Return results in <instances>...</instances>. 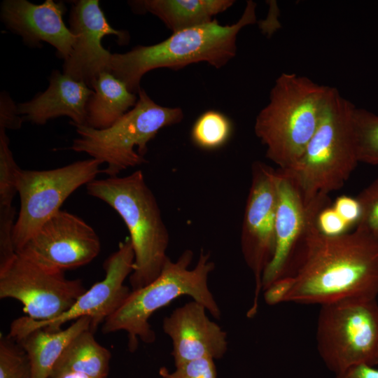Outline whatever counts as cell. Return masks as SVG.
<instances>
[{
    "label": "cell",
    "mask_w": 378,
    "mask_h": 378,
    "mask_svg": "<svg viewBox=\"0 0 378 378\" xmlns=\"http://www.w3.org/2000/svg\"><path fill=\"white\" fill-rule=\"evenodd\" d=\"M310 217L298 248L294 286L285 302L320 305L378 295V238L358 228L326 236Z\"/></svg>",
    "instance_id": "6da1fadb"
},
{
    "label": "cell",
    "mask_w": 378,
    "mask_h": 378,
    "mask_svg": "<svg viewBox=\"0 0 378 378\" xmlns=\"http://www.w3.org/2000/svg\"><path fill=\"white\" fill-rule=\"evenodd\" d=\"M255 8L254 1H247L242 15L232 24L221 25L214 20L206 24L173 32L155 45L138 46L125 53H114L111 74L136 94L141 90L144 75L153 69L179 70L200 62L221 68L235 56L240 30L256 22Z\"/></svg>",
    "instance_id": "7a4b0ae2"
},
{
    "label": "cell",
    "mask_w": 378,
    "mask_h": 378,
    "mask_svg": "<svg viewBox=\"0 0 378 378\" xmlns=\"http://www.w3.org/2000/svg\"><path fill=\"white\" fill-rule=\"evenodd\" d=\"M330 87L306 76L283 73L275 80L270 101L258 114L254 132L266 157L281 169L301 158L318 126Z\"/></svg>",
    "instance_id": "3957f363"
},
{
    "label": "cell",
    "mask_w": 378,
    "mask_h": 378,
    "mask_svg": "<svg viewBox=\"0 0 378 378\" xmlns=\"http://www.w3.org/2000/svg\"><path fill=\"white\" fill-rule=\"evenodd\" d=\"M87 193L112 207L126 225L134 252L130 276L132 290L139 289L160 274L169 257V232L160 209L144 173L137 170L123 176L94 179Z\"/></svg>",
    "instance_id": "277c9868"
},
{
    "label": "cell",
    "mask_w": 378,
    "mask_h": 378,
    "mask_svg": "<svg viewBox=\"0 0 378 378\" xmlns=\"http://www.w3.org/2000/svg\"><path fill=\"white\" fill-rule=\"evenodd\" d=\"M192 257V251L188 249L176 261L169 258L158 278L139 289L131 290L123 304L103 323L102 332H127L130 351L136 349L139 339L153 343L155 334L149 324L150 317L183 295L190 296L202 304L214 318H220V310L208 287L209 274L215 267L210 260V253L201 250L195 267L190 269Z\"/></svg>",
    "instance_id": "5b68a950"
},
{
    "label": "cell",
    "mask_w": 378,
    "mask_h": 378,
    "mask_svg": "<svg viewBox=\"0 0 378 378\" xmlns=\"http://www.w3.org/2000/svg\"><path fill=\"white\" fill-rule=\"evenodd\" d=\"M356 106L330 87L314 134L298 161L286 170L309 204L340 190L356 168L353 130Z\"/></svg>",
    "instance_id": "8992f818"
},
{
    "label": "cell",
    "mask_w": 378,
    "mask_h": 378,
    "mask_svg": "<svg viewBox=\"0 0 378 378\" xmlns=\"http://www.w3.org/2000/svg\"><path fill=\"white\" fill-rule=\"evenodd\" d=\"M132 109L108 128L76 125L78 137L70 149L85 153L106 167L102 172L117 176L122 171L146 162L148 143L162 128L180 122V108L160 106L141 89Z\"/></svg>",
    "instance_id": "52a82bcc"
},
{
    "label": "cell",
    "mask_w": 378,
    "mask_h": 378,
    "mask_svg": "<svg viewBox=\"0 0 378 378\" xmlns=\"http://www.w3.org/2000/svg\"><path fill=\"white\" fill-rule=\"evenodd\" d=\"M316 347L327 368L337 374L378 360L377 300H345L321 305Z\"/></svg>",
    "instance_id": "ba28073f"
},
{
    "label": "cell",
    "mask_w": 378,
    "mask_h": 378,
    "mask_svg": "<svg viewBox=\"0 0 378 378\" xmlns=\"http://www.w3.org/2000/svg\"><path fill=\"white\" fill-rule=\"evenodd\" d=\"M101 164L90 158L48 170L20 169L17 178L20 208L13 230L16 253L60 210L69 196L96 179Z\"/></svg>",
    "instance_id": "9c48e42d"
},
{
    "label": "cell",
    "mask_w": 378,
    "mask_h": 378,
    "mask_svg": "<svg viewBox=\"0 0 378 378\" xmlns=\"http://www.w3.org/2000/svg\"><path fill=\"white\" fill-rule=\"evenodd\" d=\"M85 290L80 279H69L64 272L45 267L18 253L0 267V298L18 300L26 316L35 320L59 316Z\"/></svg>",
    "instance_id": "30bf717a"
},
{
    "label": "cell",
    "mask_w": 378,
    "mask_h": 378,
    "mask_svg": "<svg viewBox=\"0 0 378 378\" xmlns=\"http://www.w3.org/2000/svg\"><path fill=\"white\" fill-rule=\"evenodd\" d=\"M134 252L130 237L120 242L118 248L105 260L103 267L105 277L86 290L76 302L59 316L38 321L27 316L15 319L7 335L18 340L37 328L56 331L63 324L82 317L91 318V330L103 323L125 302L131 290L124 284L134 270Z\"/></svg>",
    "instance_id": "8fae6325"
},
{
    "label": "cell",
    "mask_w": 378,
    "mask_h": 378,
    "mask_svg": "<svg viewBox=\"0 0 378 378\" xmlns=\"http://www.w3.org/2000/svg\"><path fill=\"white\" fill-rule=\"evenodd\" d=\"M245 206L241 247L244 260L255 279V293L249 318L255 316L262 290V277L275 248V218L277 204L276 170L255 161Z\"/></svg>",
    "instance_id": "7c38bea8"
},
{
    "label": "cell",
    "mask_w": 378,
    "mask_h": 378,
    "mask_svg": "<svg viewBox=\"0 0 378 378\" xmlns=\"http://www.w3.org/2000/svg\"><path fill=\"white\" fill-rule=\"evenodd\" d=\"M100 249L94 230L78 216L60 209L16 253L45 267L64 272L90 263Z\"/></svg>",
    "instance_id": "4fadbf2b"
},
{
    "label": "cell",
    "mask_w": 378,
    "mask_h": 378,
    "mask_svg": "<svg viewBox=\"0 0 378 378\" xmlns=\"http://www.w3.org/2000/svg\"><path fill=\"white\" fill-rule=\"evenodd\" d=\"M70 30L76 36L71 52L64 60L63 73L91 88L104 72L111 73L112 55L102 45L106 35H115L120 44L129 38L127 32L113 28L97 0H80L71 10Z\"/></svg>",
    "instance_id": "5bb4252c"
},
{
    "label": "cell",
    "mask_w": 378,
    "mask_h": 378,
    "mask_svg": "<svg viewBox=\"0 0 378 378\" xmlns=\"http://www.w3.org/2000/svg\"><path fill=\"white\" fill-rule=\"evenodd\" d=\"M276 175L275 248L262 274V290L287 276L290 261L299 248L310 217L315 211L331 204L328 196L316 197L307 204L300 188L286 170L276 169Z\"/></svg>",
    "instance_id": "9a60e30c"
},
{
    "label": "cell",
    "mask_w": 378,
    "mask_h": 378,
    "mask_svg": "<svg viewBox=\"0 0 378 378\" xmlns=\"http://www.w3.org/2000/svg\"><path fill=\"white\" fill-rule=\"evenodd\" d=\"M206 310L193 300L164 317L162 328L172 341L176 366L202 358L219 359L226 353V332L209 318Z\"/></svg>",
    "instance_id": "2e32d148"
},
{
    "label": "cell",
    "mask_w": 378,
    "mask_h": 378,
    "mask_svg": "<svg viewBox=\"0 0 378 378\" xmlns=\"http://www.w3.org/2000/svg\"><path fill=\"white\" fill-rule=\"evenodd\" d=\"M63 3L46 0L34 4L27 0H5L1 17L6 27L20 35L29 46H41L46 42L55 48L58 56L66 59L76 36L64 24Z\"/></svg>",
    "instance_id": "e0dca14e"
},
{
    "label": "cell",
    "mask_w": 378,
    "mask_h": 378,
    "mask_svg": "<svg viewBox=\"0 0 378 378\" xmlns=\"http://www.w3.org/2000/svg\"><path fill=\"white\" fill-rule=\"evenodd\" d=\"M93 92L84 82L55 70L48 88L30 101L18 104V111L23 119L37 125L67 116L74 126L86 125V106Z\"/></svg>",
    "instance_id": "ac0fdd59"
},
{
    "label": "cell",
    "mask_w": 378,
    "mask_h": 378,
    "mask_svg": "<svg viewBox=\"0 0 378 378\" xmlns=\"http://www.w3.org/2000/svg\"><path fill=\"white\" fill-rule=\"evenodd\" d=\"M232 0H141L130 4L139 12H149L173 32L212 22L229 8Z\"/></svg>",
    "instance_id": "d6986e66"
},
{
    "label": "cell",
    "mask_w": 378,
    "mask_h": 378,
    "mask_svg": "<svg viewBox=\"0 0 378 378\" xmlns=\"http://www.w3.org/2000/svg\"><path fill=\"white\" fill-rule=\"evenodd\" d=\"M91 323L90 318L82 317L65 329L52 331L37 328L15 340L28 356L31 378H49L55 364L68 344L81 332L91 329Z\"/></svg>",
    "instance_id": "ffe728a7"
},
{
    "label": "cell",
    "mask_w": 378,
    "mask_h": 378,
    "mask_svg": "<svg viewBox=\"0 0 378 378\" xmlns=\"http://www.w3.org/2000/svg\"><path fill=\"white\" fill-rule=\"evenodd\" d=\"M91 88L94 92L86 106V125L94 129L111 126L134 107L138 99L110 72L102 73L92 83Z\"/></svg>",
    "instance_id": "44dd1931"
},
{
    "label": "cell",
    "mask_w": 378,
    "mask_h": 378,
    "mask_svg": "<svg viewBox=\"0 0 378 378\" xmlns=\"http://www.w3.org/2000/svg\"><path fill=\"white\" fill-rule=\"evenodd\" d=\"M91 329L76 335L66 346L55 364L49 378L68 372H78L90 378H107L110 351L95 340Z\"/></svg>",
    "instance_id": "7402d4cb"
},
{
    "label": "cell",
    "mask_w": 378,
    "mask_h": 378,
    "mask_svg": "<svg viewBox=\"0 0 378 378\" xmlns=\"http://www.w3.org/2000/svg\"><path fill=\"white\" fill-rule=\"evenodd\" d=\"M232 132V123L225 115L209 110L195 120L191 130V139L200 148L214 150L227 143Z\"/></svg>",
    "instance_id": "603a6c76"
},
{
    "label": "cell",
    "mask_w": 378,
    "mask_h": 378,
    "mask_svg": "<svg viewBox=\"0 0 378 378\" xmlns=\"http://www.w3.org/2000/svg\"><path fill=\"white\" fill-rule=\"evenodd\" d=\"M353 130L358 162L378 164V115L356 107Z\"/></svg>",
    "instance_id": "cb8c5ba5"
},
{
    "label": "cell",
    "mask_w": 378,
    "mask_h": 378,
    "mask_svg": "<svg viewBox=\"0 0 378 378\" xmlns=\"http://www.w3.org/2000/svg\"><path fill=\"white\" fill-rule=\"evenodd\" d=\"M20 168L14 160L6 129L0 127V207L12 206L18 193L17 178Z\"/></svg>",
    "instance_id": "d4e9b609"
},
{
    "label": "cell",
    "mask_w": 378,
    "mask_h": 378,
    "mask_svg": "<svg viewBox=\"0 0 378 378\" xmlns=\"http://www.w3.org/2000/svg\"><path fill=\"white\" fill-rule=\"evenodd\" d=\"M0 378H31L28 356L22 346L8 336L0 337Z\"/></svg>",
    "instance_id": "484cf974"
},
{
    "label": "cell",
    "mask_w": 378,
    "mask_h": 378,
    "mask_svg": "<svg viewBox=\"0 0 378 378\" xmlns=\"http://www.w3.org/2000/svg\"><path fill=\"white\" fill-rule=\"evenodd\" d=\"M356 199L360 216L356 228L378 238V178L363 189Z\"/></svg>",
    "instance_id": "4316f807"
},
{
    "label": "cell",
    "mask_w": 378,
    "mask_h": 378,
    "mask_svg": "<svg viewBox=\"0 0 378 378\" xmlns=\"http://www.w3.org/2000/svg\"><path fill=\"white\" fill-rule=\"evenodd\" d=\"M162 378H216V368L213 358H202L176 366L170 372L167 368L159 370Z\"/></svg>",
    "instance_id": "83f0119b"
},
{
    "label": "cell",
    "mask_w": 378,
    "mask_h": 378,
    "mask_svg": "<svg viewBox=\"0 0 378 378\" xmlns=\"http://www.w3.org/2000/svg\"><path fill=\"white\" fill-rule=\"evenodd\" d=\"M15 216L13 206L0 208V267L9 262L16 254L13 243Z\"/></svg>",
    "instance_id": "f1b7e54d"
},
{
    "label": "cell",
    "mask_w": 378,
    "mask_h": 378,
    "mask_svg": "<svg viewBox=\"0 0 378 378\" xmlns=\"http://www.w3.org/2000/svg\"><path fill=\"white\" fill-rule=\"evenodd\" d=\"M316 224L321 233L326 236H338L346 233L351 227L330 204L317 215Z\"/></svg>",
    "instance_id": "f546056e"
},
{
    "label": "cell",
    "mask_w": 378,
    "mask_h": 378,
    "mask_svg": "<svg viewBox=\"0 0 378 378\" xmlns=\"http://www.w3.org/2000/svg\"><path fill=\"white\" fill-rule=\"evenodd\" d=\"M294 284L293 275H287L276 280L263 290L265 302L270 305L285 302Z\"/></svg>",
    "instance_id": "4dcf8cb0"
},
{
    "label": "cell",
    "mask_w": 378,
    "mask_h": 378,
    "mask_svg": "<svg viewBox=\"0 0 378 378\" xmlns=\"http://www.w3.org/2000/svg\"><path fill=\"white\" fill-rule=\"evenodd\" d=\"M332 206L350 227L356 226L360 216V206L356 197L340 196Z\"/></svg>",
    "instance_id": "1f68e13d"
},
{
    "label": "cell",
    "mask_w": 378,
    "mask_h": 378,
    "mask_svg": "<svg viewBox=\"0 0 378 378\" xmlns=\"http://www.w3.org/2000/svg\"><path fill=\"white\" fill-rule=\"evenodd\" d=\"M0 127L6 129H18L20 127L23 118L18 111L11 99L4 93L1 95Z\"/></svg>",
    "instance_id": "d6a6232c"
},
{
    "label": "cell",
    "mask_w": 378,
    "mask_h": 378,
    "mask_svg": "<svg viewBox=\"0 0 378 378\" xmlns=\"http://www.w3.org/2000/svg\"><path fill=\"white\" fill-rule=\"evenodd\" d=\"M335 378H378V370L368 364H360L335 374Z\"/></svg>",
    "instance_id": "836d02e7"
},
{
    "label": "cell",
    "mask_w": 378,
    "mask_h": 378,
    "mask_svg": "<svg viewBox=\"0 0 378 378\" xmlns=\"http://www.w3.org/2000/svg\"><path fill=\"white\" fill-rule=\"evenodd\" d=\"M58 378H90L88 375L78 372H68L65 373Z\"/></svg>",
    "instance_id": "e575fe53"
},
{
    "label": "cell",
    "mask_w": 378,
    "mask_h": 378,
    "mask_svg": "<svg viewBox=\"0 0 378 378\" xmlns=\"http://www.w3.org/2000/svg\"><path fill=\"white\" fill-rule=\"evenodd\" d=\"M377 364H378V360H377Z\"/></svg>",
    "instance_id": "d590c367"
}]
</instances>
